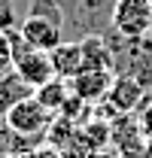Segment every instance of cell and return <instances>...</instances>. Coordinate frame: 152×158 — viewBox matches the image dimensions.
<instances>
[{"instance_id":"8fae6325","label":"cell","mask_w":152,"mask_h":158,"mask_svg":"<svg viewBox=\"0 0 152 158\" xmlns=\"http://www.w3.org/2000/svg\"><path fill=\"white\" fill-rule=\"evenodd\" d=\"M21 158H61V152L55 146H34L31 152H24Z\"/></svg>"},{"instance_id":"3957f363","label":"cell","mask_w":152,"mask_h":158,"mask_svg":"<svg viewBox=\"0 0 152 158\" xmlns=\"http://www.w3.org/2000/svg\"><path fill=\"white\" fill-rule=\"evenodd\" d=\"M143 98H146V88H143L137 79L116 73L113 85H110V91H107V98H103V103H107V113H110V116H128L131 110H137V106L143 103Z\"/></svg>"},{"instance_id":"30bf717a","label":"cell","mask_w":152,"mask_h":158,"mask_svg":"<svg viewBox=\"0 0 152 158\" xmlns=\"http://www.w3.org/2000/svg\"><path fill=\"white\" fill-rule=\"evenodd\" d=\"M0 27H15V3L12 0H0Z\"/></svg>"},{"instance_id":"ba28073f","label":"cell","mask_w":152,"mask_h":158,"mask_svg":"<svg viewBox=\"0 0 152 158\" xmlns=\"http://www.w3.org/2000/svg\"><path fill=\"white\" fill-rule=\"evenodd\" d=\"M31 94H34V88H31V85L15 73V67H12V70H6V73L0 76V110H3V113H6L12 103L31 98Z\"/></svg>"},{"instance_id":"5b68a950","label":"cell","mask_w":152,"mask_h":158,"mask_svg":"<svg viewBox=\"0 0 152 158\" xmlns=\"http://www.w3.org/2000/svg\"><path fill=\"white\" fill-rule=\"evenodd\" d=\"M113 79H116L113 70H82L79 76L70 79V88H73V94L79 100H85V103H97V100L107 98Z\"/></svg>"},{"instance_id":"4fadbf2b","label":"cell","mask_w":152,"mask_h":158,"mask_svg":"<svg viewBox=\"0 0 152 158\" xmlns=\"http://www.w3.org/2000/svg\"><path fill=\"white\" fill-rule=\"evenodd\" d=\"M0 116H3V110H0Z\"/></svg>"},{"instance_id":"52a82bcc","label":"cell","mask_w":152,"mask_h":158,"mask_svg":"<svg viewBox=\"0 0 152 158\" xmlns=\"http://www.w3.org/2000/svg\"><path fill=\"white\" fill-rule=\"evenodd\" d=\"M34 98L52 113V116H58L64 106H67V100L73 98V88H70V79H61V76H52L49 82H43V85H37L34 88Z\"/></svg>"},{"instance_id":"277c9868","label":"cell","mask_w":152,"mask_h":158,"mask_svg":"<svg viewBox=\"0 0 152 158\" xmlns=\"http://www.w3.org/2000/svg\"><path fill=\"white\" fill-rule=\"evenodd\" d=\"M21 37L27 40L34 49H43V52H52L61 40H67L64 34V24L58 21H49V19H34V15H24L19 24Z\"/></svg>"},{"instance_id":"6da1fadb","label":"cell","mask_w":152,"mask_h":158,"mask_svg":"<svg viewBox=\"0 0 152 158\" xmlns=\"http://www.w3.org/2000/svg\"><path fill=\"white\" fill-rule=\"evenodd\" d=\"M3 118H6V125H9L15 134H21V137H43L46 140V131H49V125H52L55 116L31 94V98L12 103V106L3 113Z\"/></svg>"},{"instance_id":"8992f818","label":"cell","mask_w":152,"mask_h":158,"mask_svg":"<svg viewBox=\"0 0 152 158\" xmlns=\"http://www.w3.org/2000/svg\"><path fill=\"white\" fill-rule=\"evenodd\" d=\"M49 58H52V67H55V76H61V79H73L85 70V55H82L79 40H61L49 52Z\"/></svg>"},{"instance_id":"9c48e42d","label":"cell","mask_w":152,"mask_h":158,"mask_svg":"<svg viewBox=\"0 0 152 158\" xmlns=\"http://www.w3.org/2000/svg\"><path fill=\"white\" fill-rule=\"evenodd\" d=\"M12 70V46H9V34L0 27V76Z\"/></svg>"},{"instance_id":"7a4b0ae2","label":"cell","mask_w":152,"mask_h":158,"mask_svg":"<svg viewBox=\"0 0 152 158\" xmlns=\"http://www.w3.org/2000/svg\"><path fill=\"white\" fill-rule=\"evenodd\" d=\"M113 27L122 37H146L152 34V0H116Z\"/></svg>"},{"instance_id":"7c38bea8","label":"cell","mask_w":152,"mask_h":158,"mask_svg":"<svg viewBox=\"0 0 152 158\" xmlns=\"http://www.w3.org/2000/svg\"><path fill=\"white\" fill-rule=\"evenodd\" d=\"M0 158H12V155H9V152H3V149H0Z\"/></svg>"}]
</instances>
